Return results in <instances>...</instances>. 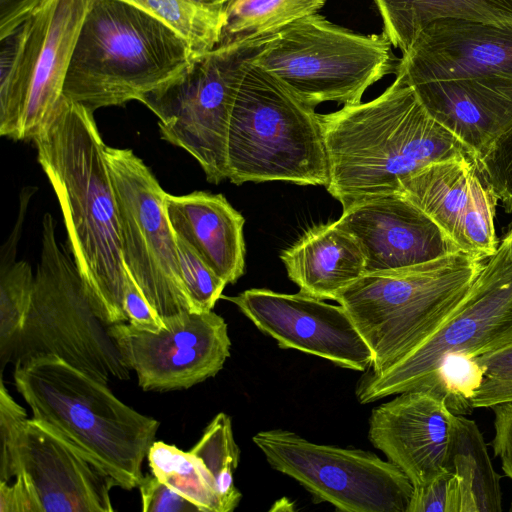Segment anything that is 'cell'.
Masks as SVG:
<instances>
[{
  "label": "cell",
  "mask_w": 512,
  "mask_h": 512,
  "mask_svg": "<svg viewBox=\"0 0 512 512\" xmlns=\"http://www.w3.org/2000/svg\"><path fill=\"white\" fill-rule=\"evenodd\" d=\"M32 141L95 313L108 326L127 322L118 207L94 113L63 96L50 124Z\"/></svg>",
  "instance_id": "obj_1"
},
{
  "label": "cell",
  "mask_w": 512,
  "mask_h": 512,
  "mask_svg": "<svg viewBox=\"0 0 512 512\" xmlns=\"http://www.w3.org/2000/svg\"><path fill=\"white\" fill-rule=\"evenodd\" d=\"M378 97L319 114L329 164L327 191L343 210L398 193L421 167L467 153L423 107L404 73ZM468 154V153H467Z\"/></svg>",
  "instance_id": "obj_2"
},
{
  "label": "cell",
  "mask_w": 512,
  "mask_h": 512,
  "mask_svg": "<svg viewBox=\"0 0 512 512\" xmlns=\"http://www.w3.org/2000/svg\"><path fill=\"white\" fill-rule=\"evenodd\" d=\"M14 384L37 420L110 475L140 485L160 423L123 403L104 384L56 355L14 366Z\"/></svg>",
  "instance_id": "obj_3"
},
{
  "label": "cell",
  "mask_w": 512,
  "mask_h": 512,
  "mask_svg": "<svg viewBox=\"0 0 512 512\" xmlns=\"http://www.w3.org/2000/svg\"><path fill=\"white\" fill-rule=\"evenodd\" d=\"M196 55L185 38L144 11L119 0H94L72 53L63 96L93 113L139 101Z\"/></svg>",
  "instance_id": "obj_4"
},
{
  "label": "cell",
  "mask_w": 512,
  "mask_h": 512,
  "mask_svg": "<svg viewBox=\"0 0 512 512\" xmlns=\"http://www.w3.org/2000/svg\"><path fill=\"white\" fill-rule=\"evenodd\" d=\"M484 260L461 251L417 265L364 273L336 302L372 353L369 371H382L415 348L456 310Z\"/></svg>",
  "instance_id": "obj_5"
},
{
  "label": "cell",
  "mask_w": 512,
  "mask_h": 512,
  "mask_svg": "<svg viewBox=\"0 0 512 512\" xmlns=\"http://www.w3.org/2000/svg\"><path fill=\"white\" fill-rule=\"evenodd\" d=\"M251 59L243 66L230 119L228 179L236 185L326 187L329 164L319 114Z\"/></svg>",
  "instance_id": "obj_6"
},
{
  "label": "cell",
  "mask_w": 512,
  "mask_h": 512,
  "mask_svg": "<svg viewBox=\"0 0 512 512\" xmlns=\"http://www.w3.org/2000/svg\"><path fill=\"white\" fill-rule=\"evenodd\" d=\"M45 355H56L104 384L130 378L108 325L90 303L74 260L58 242L50 213L42 219L31 303L10 362L15 366Z\"/></svg>",
  "instance_id": "obj_7"
},
{
  "label": "cell",
  "mask_w": 512,
  "mask_h": 512,
  "mask_svg": "<svg viewBox=\"0 0 512 512\" xmlns=\"http://www.w3.org/2000/svg\"><path fill=\"white\" fill-rule=\"evenodd\" d=\"M386 34L362 35L319 14L303 17L267 38L251 59L311 107L352 105L399 60Z\"/></svg>",
  "instance_id": "obj_8"
},
{
  "label": "cell",
  "mask_w": 512,
  "mask_h": 512,
  "mask_svg": "<svg viewBox=\"0 0 512 512\" xmlns=\"http://www.w3.org/2000/svg\"><path fill=\"white\" fill-rule=\"evenodd\" d=\"M94 0H42L1 39L0 135L33 140L53 119L83 21Z\"/></svg>",
  "instance_id": "obj_9"
},
{
  "label": "cell",
  "mask_w": 512,
  "mask_h": 512,
  "mask_svg": "<svg viewBox=\"0 0 512 512\" xmlns=\"http://www.w3.org/2000/svg\"><path fill=\"white\" fill-rule=\"evenodd\" d=\"M266 39L196 55L179 74L139 99L157 117L161 138L195 158L210 183L228 179L229 126L243 66Z\"/></svg>",
  "instance_id": "obj_10"
},
{
  "label": "cell",
  "mask_w": 512,
  "mask_h": 512,
  "mask_svg": "<svg viewBox=\"0 0 512 512\" xmlns=\"http://www.w3.org/2000/svg\"><path fill=\"white\" fill-rule=\"evenodd\" d=\"M512 341V226L484 263L469 292L433 333L388 368L367 370L356 386L359 403L420 389L453 354L477 357Z\"/></svg>",
  "instance_id": "obj_11"
},
{
  "label": "cell",
  "mask_w": 512,
  "mask_h": 512,
  "mask_svg": "<svg viewBox=\"0 0 512 512\" xmlns=\"http://www.w3.org/2000/svg\"><path fill=\"white\" fill-rule=\"evenodd\" d=\"M105 157L117 201L126 270L162 319L191 311L176 235L166 212L168 193L131 149L106 145Z\"/></svg>",
  "instance_id": "obj_12"
},
{
  "label": "cell",
  "mask_w": 512,
  "mask_h": 512,
  "mask_svg": "<svg viewBox=\"0 0 512 512\" xmlns=\"http://www.w3.org/2000/svg\"><path fill=\"white\" fill-rule=\"evenodd\" d=\"M252 440L273 469L298 482L316 502L344 512H407L413 485L373 452L313 443L282 429L260 431Z\"/></svg>",
  "instance_id": "obj_13"
},
{
  "label": "cell",
  "mask_w": 512,
  "mask_h": 512,
  "mask_svg": "<svg viewBox=\"0 0 512 512\" xmlns=\"http://www.w3.org/2000/svg\"><path fill=\"white\" fill-rule=\"evenodd\" d=\"M157 333L129 323L108 326L121 358L145 391L187 389L215 376L230 356L225 320L215 312H182L162 319Z\"/></svg>",
  "instance_id": "obj_14"
},
{
  "label": "cell",
  "mask_w": 512,
  "mask_h": 512,
  "mask_svg": "<svg viewBox=\"0 0 512 512\" xmlns=\"http://www.w3.org/2000/svg\"><path fill=\"white\" fill-rule=\"evenodd\" d=\"M280 348L318 356L342 368L366 372L372 353L345 309L301 292L247 289L222 296Z\"/></svg>",
  "instance_id": "obj_15"
},
{
  "label": "cell",
  "mask_w": 512,
  "mask_h": 512,
  "mask_svg": "<svg viewBox=\"0 0 512 512\" xmlns=\"http://www.w3.org/2000/svg\"><path fill=\"white\" fill-rule=\"evenodd\" d=\"M398 193L426 214L458 251L480 260L496 252L499 200L469 154L421 167L401 180Z\"/></svg>",
  "instance_id": "obj_16"
},
{
  "label": "cell",
  "mask_w": 512,
  "mask_h": 512,
  "mask_svg": "<svg viewBox=\"0 0 512 512\" xmlns=\"http://www.w3.org/2000/svg\"><path fill=\"white\" fill-rule=\"evenodd\" d=\"M20 476L38 512H111L115 480L37 420L18 425L6 481Z\"/></svg>",
  "instance_id": "obj_17"
},
{
  "label": "cell",
  "mask_w": 512,
  "mask_h": 512,
  "mask_svg": "<svg viewBox=\"0 0 512 512\" xmlns=\"http://www.w3.org/2000/svg\"><path fill=\"white\" fill-rule=\"evenodd\" d=\"M397 68L410 83L475 79L512 86V27L435 20L417 34Z\"/></svg>",
  "instance_id": "obj_18"
},
{
  "label": "cell",
  "mask_w": 512,
  "mask_h": 512,
  "mask_svg": "<svg viewBox=\"0 0 512 512\" xmlns=\"http://www.w3.org/2000/svg\"><path fill=\"white\" fill-rule=\"evenodd\" d=\"M335 222L359 243L365 273L397 270L458 251L426 214L399 193L358 202Z\"/></svg>",
  "instance_id": "obj_19"
},
{
  "label": "cell",
  "mask_w": 512,
  "mask_h": 512,
  "mask_svg": "<svg viewBox=\"0 0 512 512\" xmlns=\"http://www.w3.org/2000/svg\"><path fill=\"white\" fill-rule=\"evenodd\" d=\"M454 415L435 394L406 391L372 410L368 438L420 488L446 470Z\"/></svg>",
  "instance_id": "obj_20"
},
{
  "label": "cell",
  "mask_w": 512,
  "mask_h": 512,
  "mask_svg": "<svg viewBox=\"0 0 512 512\" xmlns=\"http://www.w3.org/2000/svg\"><path fill=\"white\" fill-rule=\"evenodd\" d=\"M426 111L482 160L512 129V87L474 79L408 82Z\"/></svg>",
  "instance_id": "obj_21"
},
{
  "label": "cell",
  "mask_w": 512,
  "mask_h": 512,
  "mask_svg": "<svg viewBox=\"0 0 512 512\" xmlns=\"http://www.w3.org/2000/svg\"><path fill=\"white\" fill-rule=\"evenodd\" d=\"M165 206L174 233L227 284L237 282L245 271V219L225 196L168 193Z\"/></svg>",
  "instance_id": "obj_22"
},
{
  "label": "cell",
  "mask_w": 512,
  "mask_h": 512,
  "mask_svg": "<svg viewBox=\"0 0 512 512\" xmlns=\"http://www.w3.org/2000/svg\"><path fill=\"white\" fill-rule=\"evenodd\" d=\"M280 258L299 292L321 300L336 301L365 273L359 243L336 222L309 228Z\"/></svg>",
  "instance_id": "obj_23"
},
{
  "label": "cell",
  "mask_w": 512,
  "mask_h": 512,
  "mask_svg": "<svg viewBox=\"0 0 512 512\" xmlns=\"http://www.w3.org/2000/svg\"><path fill=\"white\" fill-rule=\"evenodd\" d=\"M383 32L404 53L417 34L441 18L512 27V0H373Z\"/></svg>",
  "instance_id": "obj_24"
},
{
  "label": "cell",
  "mask_w": 512,
  "mask_h": 512,
  "mask_svg": "<svg viewBox=\"0 0 512 512\" xmlns=\"http://www.w3.org/2000/svg\"><path fill=\"white\" fill-rule=\"evenodd\" d=\"M445 469L456 476L459 512H500L502 492L487 444L475 421L454 415Z\"/></svg>",
  "instance_id": "obj_25"
},
{
  "label": "cell",
  "mask_w": 512,
  "mask_h": 512,
  "mask_svg": "<svg viewBox=\"0 0 512 512\" xmlns=\"http://www.w3.org/2000/svg\"><path fill=\"white\" fill-rule=\"evenodd\" d=\"M326 0H227L218 46L262 40L316 14Z\"/></svg>",
  "instance_id": "obj_26"
},
{
  "label": "cell",
  "mask_w": 512,
  "mask_h": 512,
  "mask_svg": "<svg viewBox=\"0 0 512 512\" xmlns=\"http://www.w3.org/2000/svg\"><path fill=\"white\" fill-rule=\"evenodd\" d=\"M189 451L206 469L222 512L233 511L242 495L234 484L240 450L234 439L230 417L223 412L218 413Z\"/></svg>",
  "instance_id": "obj_27"
},
{
  "label": "cell",
  "mask_w": 512,
  "mask_h": 512,
  "mask_svg": "<svg viewBox=\"0 0 512 512\" xmlns=\"http://www.w3.org/2000/svg\"><path fill=\"white\" fill-rule=\"evenodd\" d=\"M147 458L152 474L197 505L201 512H222L206 469L190 451L154 441Z\"/></svg>",
  "instance_id": "obj_28"
},
{
  "label": "cell",
  "mask_w": 512,
  "mask_h": 512,
  "mask_svg": "<svg viewBox=\"0 0 512 512\" xmlns=\"http://www.w3.org/2000/svg\"><path fill=\"white\" fill-rule=\"evenodd\" d=\"M162 21L191 45L195 54L218 46L223 25V7L204 8L184 0H119Z\"/></svg>",
  "instance_id": "obj_29"
},
{
  "label": "cell",
  "mask_w": 512,
  "mask_h": 512,
  "mask_svg": "<svg viewBox=\"0 0 512 512\" xmlns=\"http://www.w3.org/2000/svg\"><path fill=\"white\" fill-rule=\"evenodd\" d=\"M34 276L29 263L23 260L0 268L1 370L10 362L24 325L31 303Z\"/></svg>",
  "instance_id": "obj_30"
},
{
  "label": "cell",
  "mask_w": 512,
  "mask_h": 512,
  "mask_svg": "<svg viewBox=\"0 0 512 512\" xmlns=\"http://www.w3.org/2000/svg\"><path fill=\"white\" fill-rule=\"evenodd\" d=\"M483 370L475 357L447 356L433 376L418 390L441 398L455 415H467L474 409L472 398L481 384Z\"/></svg>",
  "instance_id": "obj_31"
},
{
  "label": "cell",
  "mask_w": 512,
  "mask_h": 512,
  "mask_svg": "<svg viewBox=\"0 0 512 512\" xmlns=\"http://www.w3.org/2000/svg\"><path fill=\"white\" fill-rule=\"evenodd\" d=\"M176 235V234H175ZM179 266L192 312L211 311L227 283L182 238L176 235Z\"/></svg>",
  "instance_id": "obj_32"
},
{
  "label": "cell",
  "mask_w": 512,
  "mask_h": 512,
  "mask_svg": "<svg viewBox=\"0 0 512 512\" xmlns=\"http://www.w3.org/2000/svg\"><path fill=\"white\" fill-rule=\"evenodd\" d=\"M475 358L483 378L472 398L474 409L512 402V341Z\"/></svg>",
  "instance_id": "obj_33"
},
{
  "label": "cell",
  "mask_w": 512,
  "mask_h": 512,
  "mask_svg": "<svg viewBox=\"0 0 512 512\" xmlns=\"http://www.w3.org/2000/svg\"><path fill=\"white\" fill-rule=\"evenodd\" d=\"M407 512H459L456 476L445 470L420 488H413Z\"/></svg>",
  "instance_id": "obj_34"
},
{
  "label": "cell",
  "mask_w": 512,
  "mask_h": 512,
  "mask_svg": "<svg viewBox=\"0 0 512 512\" xmlns=\"http://www.w3.org/2000/svg\"><path fill=\"white\" fill-rule=\"evenodd\" d=\"M138 487L143 512H201L197 505L164 484L154 474L145 475Z\"/></svg>",
  "instance_id": "obj_35"
},
{
  "label": "cell",
  "mask_w": 512,
  "mask_h": 512,
  "mask_svg": "<svg viewBox=\"0 0 512 512\" xmlns=\"http://www.w3.org/2000/svg\"><path fill=\"white\" fill-rule=\"evenodd\" d=\"M124 311L127 322L139 330L157 333L164 327L162 318L150 306L127 270L124 290Z\"/></svg>",
  "instance_id": "obj_36"
},
{
  "label": "cell",
  "mask_w": 512,
  "mask_h": 512,
  "mask_svg": "<svg viewBox=\"0 0 512 512\" xmlns=\"http://www.w3.org/2000/svg\"><path fill=\"white\" fill-rule=\"evenodd\" d=\"M490 409L494 413V437L491 446L494 455L501 461L503 472L512 479V402L497 404Z\"/></svg>",
  "instance_id": "obj_37"
},
{
  "label": "cell",
  "mask_w": 512,
  "mask_h": 512,
  "mask_svg": "<svg viewBox=\"0 0 512 512\" xmlns=\"http://www.w3.org/2000/svg\"><path fill=\"white\" fill-rule=\"evenodd\" d=\"M0 512H38L36 503L20 476L13 484L0 481Z\"/></svg>",
  "instance_id": "obj_38"
},
{
  "label": "cell",
  "mask_w": 512,
  "mask_h": 512,
  "mask_svg": "<svg viewBox=\"0 0 512 512\" xmlns=\"http://www.w3.org/2000/svg\"><path fill=\"white\" fill-rule=\"evenodd\" d=\"M42 0H0V40L22 25Z\"/></svg>",
  "instance_id": "obj_39"
},
{
  "label": "cell",
  "mask_w": 512,
  "mask_h": 512,
  "mask_svg": "<svg viewBox=\"0 0 512 512\" xmlns=\"http://www.w3.org/2000/svg\"><path fill=\"white\" fill-rule=\"evenodd\" d=\"M190 4L204 8H220L223 7L227 0H184Z\"/></svg>",
  "instance_id": "obj_40"
}]
</instances>
